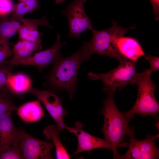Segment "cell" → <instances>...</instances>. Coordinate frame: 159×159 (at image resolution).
I'll use <instances>...</instances> for the list:
<instances>
[{
  "instance_id": "8",
  "label": "cell",
  "mask_w": 159,
  "mask_h": 159,
  "mask_svg": "<svg viewBox=\"0 0 159 159\" xmlns=\"http://www.w3.org/2000/svg\"><path fill=\"white\" fill-rule=\"evenodd\" d=\"M28 93L36 96L42 103L56 123L60 133L64 129H68L63 120L67 112L63 106L60 97L49 90H40L33 87Z\"/></svg>"
},
{
  "instance_id": "9",
  "label": "cell",
  "mask_w": 159,
  "mask_h": 159,
  "mask_svg": "<svg viewBox=\"0 0 159 159\" xmlns=\"http://www.w3.org/2000/svg\"><path fill=\"white\" fill-rule=\"evenodd\" d=\"M61 37L58 34L56 42L51 47L45 50L39 51L28 57L16 60L5 61L13 66L18 65H31L37 67L39 71L54 63L57 58L61 55L59 50L66 42H60Z\"/></svg>"
},
{
  "instance_id": "24",
  "label": "cell",
  "mask_w": 159,
  "mask_h": 159,
  "mask_svg": "<svg viewBox=\"0 0 159 159\" xmlns=\"http://www.w3.org/2000/svg\"><path fill=\"white\" fill-rule=\"evenodd\" d=\"M14 5L12 0H0V18L12 13Z\"/></svg>"
},
{
  "instance_id": "13",
  "label": "cell",
  "mask_w": 159,
  "mask_h": 159,
  "mask_svg": "<svg viewBox=\"0 0 159 159\" xmlns=\"http://www.w3.org/2000/svg\"><path fill=\"white\" fill-rule=\"evenodd\" d=\"M113 46L117 53L123 58L137 62L145 53L139 42L132 38L121 36L114 41Z\"/></svg>"
},
{
  "instance_id": "14",
  "label": "cell",
  "mask_w": 159,
  "mask_h": 159,
  "mask_svg": "<svg viewBox=\"0 0 159 159\" xmlns=\"http://www.w3.org/2000/svg\"><path fill=\"white\" fill-rule=\"evenodd\" d=\"M22 23L18 31L19 40H26L35 42L42 43L41 34L38 30L39 26L52 28L45 16L32 19L22 17L17 20Z\"/></svg>"
},
{
  "instance_id": "20",
  "label": "cell",
  "mask_w": 159,
  "mask_h": 159,
  "mask_svg": "<svg viewBox=\"0 0 159 159\" xmlns=\"http://www.w3.org/2000/svg\"><path fill=\"white\" fill-rule=\"evenodd\" d=\"M12 60L25 58L31 55L33 52L29 42L26 40H19L12 50Z\"/></svg>"
},
{
  "instance_id": "26",
  "label": "cell",
  "mask_w": 159,
  "mask_h": 159,
  "mask_svg": "<svg viewBox=\"0 0 159 159\" xmlns=\"http://www.w3.org/2000/svg\"><path fill=\"white\" fill-rule=\"evenodd\" d=\"M145 59L149 62L150 65V71L152 73L159 69V58L158 57L151 55L145 56Z\"/></svg>"
},
{
  "instance_id": "2",
  "label": "cell",
  "mask_w": 159,
  "mask_h": 159,
  "mask_svg": "<svg viewBox=\"0 0 159 159\" xmlns=\"http://www.w3.org/2000/svg\"><path fill=\"white\" fill-rule=\"evenodd\" d=\"M114 95H108L104 100L101 114L103 115L104 122L101 130L105 141L117 149L119 147L128 146L127 143L123 142L129 129L128 124L131 120L125 112H120L117 109Z\"/></svg>"
},
{
  "instance_id": "1",
  "label": "cell",
  "mask_w": 159,
  "mask_h": 159,
  "mask_svg": "<svg viewBox=\"0 0 159 159\" xmlns=\"http://www.w3.org/2000/svg\"><path fill=\"white\" fill-rule=\"evenodd\" d=\"M91 55L85 41L79 50L71 56L62 58L60 55L53 64L51 72L46 77L45 85L55 91H67L69 99H72L77 86L80 66L82 62L88 61Z\"/></svg>"
},
{
  "instance_id": "22",
  "label": "cell",
  "mask_w": 159,
  "mask_h": 159,
  "mask_svg": "<svg viewBox=\"0 0 159 159\" xmlns=\"http://www.w3.org/2000/svg\"><path fill=\"white\" fill-rule=\"evenodd\" d=\"M13 67L7 63L5 60L0 63V91L9 92L7 87V82L9 75L12 73Z\"/></svg>"
},
{
  "instance_id": "18",
  "label": "cell",
  "mask_w": 159,
  "mask_h": 159,
  "mask_svg": "<svg viewBox=\"0 0 159 159\" xmlns=\"http://www.w3.org/2000/svg\"><path fill=\"white\" fill-rule=\"evenodd\" d=\"M21 22L7 16L0 18V44L9 41L18 32Z\"/></svg>"
},
{
  "instance_id": "3",
  "label": "cell",
  "mask_w": 159,
  "mask_h": 159,
  "mask_svg": "<svg viewBox=\"0 0 159 159\" xmlns=\"http://www.w3.org/2000/svg\"><path fill=\"white\" fill-rule=\"evenodd\" d=\"M151 72L149 69L138 73L135 82L138 87V94L136 101L132 108L125 113L130 120L135 114L143 117L155 115L159 112V104L154 95L155 84L151 80Z\"/></svg>"
},
{
  "instance_id": "23",
  "label": "cell",
  "mask_w": 159,
  "mask_h": 159,
  "mask_svg": "<svg viewBox=\"0 0 159 159\" xmlns=\"http://www.w3.org/2000/svg\"><path fill=\"white\" fill-rule=\"evenodd\" d=\"M0 159H24L19 143L0 151Z\"/></svg>"
},
{
  "instance_id": "21",
  "label": "cell",
  "mask_w": 159,
  "mask_h": 159,
  "mask_svg": "<svg viewBox=\"0 0 159 159\" xmlns=\"http://www.w3.org/2000/svg\"><path fill=\"white\" fill-rule=\"evenodd\" d=\"M12 95L9 92L0 91V115L16 110L17 107L13 102Z\"/></svg>"
},
{
  "instance_id": "5",
  "label": "cell",
  "mask_w": 159,
  "mask_h": 159,
  "mask_svg": "<svg viewBox=\"0 0 159 159\" xmlns=\"http://www.w3.org/2000/svg\"><path fill=\"white\" fill-rule=\"evenodd\" d=\"M112 25L110 28L103 30H92V36L91 39L87 41L90 54H96L101 56H107L114 58L121 62L126 59L121 57L116 52L113 46L115 39L124 36L129 29L128 28L122 27L117 22L112 21Z\"/></svg>"
},
{
  "instance_id": "17",
  "label": "cell",
  "mask_w": 159,
  "mask_h": 159,
  "mask_svg": "<svg viewBox=\"0 0 159 159\" xmlns=\"http://www.w3.org/2000/svg\"><path fill=\"white\" fill-rule=\"evenodd\" d=\"M43 133L46 138L51 140L54 144L55 148L57 159L71 158L72 156L68 153L59 138L60 132L56 125H50L45 127Z\"/></svg>"
},
{
  "instance_id": "15",
  "label": "cell",
  "mask_w": 159,
  "mask_h": 159,
  "mask_svg": "<svg viewBox=\"0 0 159 159\" xmlns=\"http://www.w3.org/2000/svg\"><path fill=\"white\" fill-rule=\"evenodd\" d=\"M16 114L24 123H31L39 120L44 112L39 99L25 103L17 107Z\"/></svg>"
},
{
  "instance_id": "6",
  "label": "cell",
  "mask_w": 159,
  "mask_h": 159,
  "mask_svg": "<svg viewBox=\"0 0 159 159\" xmlns=\"http://www.w3.org/2000/svg\"><path fill=\"white\" fill-rule=\"evenodd\" d=\"M135 129L130 126L127 133L129 138L128 150L123 155L119 154L115 159H156L159 157V149L155 144L159 134L154 135H147L146 138L138 140L134 136Z\"/></svg>"
},
{
  "instance_id": "11",
  "label": "cell",
  "mask_w": 159,
  "mask_h": 159,
  "mask_svg": "<svg viewBox=\"0 0 159 159\" xmlns=\"http://www.w3.org/2000/svg\"><path fill=\"white\" fill-rule=\"evenodd\" d=\"M24 159H53L51 151L54 147L52 142L37 138L26 132L19 143Z\"/></svg>"
},
{
  "instance_id": "16",
  "label": "cell",
  "mask_w": 159,
  "mask_h": 159,
  "mask_svg": "<svg viewBox=\"0 0 159 159\" xmlns=\"http://www.w3.org/2000/svg\"><path fill=\"white\" fill-rule=\"evenodd\" d=\"M32 87L31 78L25 73H12L8 77L7 87L13 95L21 96L28 93Z\"/></svg>"
},
{
  "instance_id": "28",
  "label": "cell",
  "mask_w": 159,
  "mask_h": 159,
  "mask_svg": "<svg viewBox=\"0 0 159 159\" xmlns=\"http://www.w3.org/2000/svg\"><path fill=\"white\" fill-rule=\"evenodd\" d=\"M66 0H55V3L57 4H60L65 1Z\"/></svg>"
},
{
  "instance_id": "4",
  "label": "cell",
  "mask_w": 159,
  "mask_h": 159,
  "mask_svg": "<svg viewBox=\"0 0 159 159\" xmlns=\"http://www.w3.org/2000/svg\"><path fill=\"white\" fill-rule=\"evenodd\" d=\"M136 62L126 59L120 62L117 67L107 72L97 73L89 72L87 74L92 80H100L102 82L103 92L114 95L117 89L120 90L128 84H135L138 73L136 71Z\"/></svg>"
},
{
  "instance_id": "27",
  "label": "cell",
  "mask_w": 159,
  "mask_h": 159,
  "mask_svg": "<svg viewBox=\"0 0 159 159\" xmlns=\"http://www.w3.org/2000/svg\"><path fill=\"white\" fill-rule=\"evenodd\" d=\"M153 9V14L156 21L159 19V0H150Z\"/></svg>"
},
{
  "instance_id": "19",
  "label": "cell",
  "mask_w": 159,
  "mask_h": 159,
  "mask_svg": "<svg viewBox=\"0 0 159 159\" xmlns=\"http://www.w3.org/2000/svg\"><path fill=\"white\" fill-rule=\"evenodd\" d=\"M40 6L39 0L19 1L14 4L11 17L17 20L28 13H31Z\"/></svg>"
},
{
  "instance_id": "10",
  "label": "cell",
  "mask_w": 159,
  "mask_h": 159,
  "mask_svg": "<svg viewBox=\"0 0 159 159\" xmlns=\"http://www.w3.org/2000/svg\"><path fill=\"white\" fill-rule=\"evenodd\" d=\"M84 125L80 122L77 121L72 127H69L68 130L69 132L74 133L78 140L77 147L75 152L72 155L83 152L98 148L107 149L113 152V158L115 159L119 154L117 149L105 141L104 139L100 138L85 132L83 130Z\"/></svg>"
},
{
  "instance_id": "7",
  "label": "cell",
  "mask_w": 159,
  "mask_h": 159,
  "mask_svg": "<svg viewBox=\"0 0 159 159\" xmlns=\"http://www.w3.org/2000/svg\"><path fill=\"white\" fill-rule=\"evenodd\" d=\"M87 0H73L66 6L63 14L68 19L69 27L68 38H79L86 30H92L93 26L90 18L86 14L84 5Z\"/></svg>"
},
{
  "instance_id": "12",
  "label": "cell",
  "mask_w": 159,
  "mask_h": 159,
  "mask_svg": "<svg viewBox=\"0 0 159 159\" xmlns=\"http://www.w3.org/2000/svg\"><path fill=\"white\" fill-rule=\"evenodd\" d=\"M12 112L0 115V151L19 143L26 132L16 127L12 119Z\"/></svg>"
},
{
  "instance_id": "25",
  "label": "cell",
  "mask_w": 159,
  "mask_h": 159,
  "mask_svg": "<svg viewBox=\"0 0 159 159\" xmlns=\"http://www.w3.org/2000/svg\"><path fill=\"white\" fill-rule=\"evenodd\" d=\"M13 54L9 41L0 44V63L13 56Z\"/></svg>"
},
{
  "instance_id": "29",
  "label": "cell",
  "mask_w": 159,
  "mask_h": 159,
  "mask_svg": "<svg viewBox=\"0 0 159 159\" xmlns=\"http://www.w3.org/2000/svg\"><path fill=\"white\" fill-rule=\"evenodd\" d=\"M29 0H19V1H28Z\"/></svg>"
}]
</instances>
